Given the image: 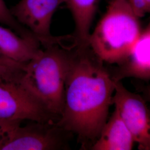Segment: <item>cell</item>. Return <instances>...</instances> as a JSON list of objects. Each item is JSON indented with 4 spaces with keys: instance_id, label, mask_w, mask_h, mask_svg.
Segmentation results:
<instances>
[{
    "instance_id": "277c9868",
    "label": "cell",
    "mask_w": 150,
    "mask_h": 150,
    "mask_svg": "<svg viewBox=\"0 0 150 150\" xmlns=\"http://www.w3.org/2000/svg\"><path fill=\"white\" fill-rule=\"evenodd\" d=\"M0 120L55 122L59 118L27 90L21 79L0 76Z\"/></svg>"
},
{
    "instance_id": "8992f818",
    "label": "cell",
    "mask_w": 150,
    "mask_h": 150,
    "mask_svg": "<svg viewBox=\"0 0 150 150\" xmlns=\"http://www.w3.org/2000/svg\"><path fill=\"white\" fill-rule=\"evenodd\" d=\"M66 0H20L10 9L12 15L37 38L42 46L62 45L71 36H54L51 24L54 12Z\"/></svg>"
},
{
    "instance_id": "3957f363",
    "label": "cell",
    "mask_w": 150,
    "mask_h": 150,
    "mask_svg": "<svg viewBox=\"0 0 150 150\" xmlns=\"http://www.w3.org/2000/svg\"><path fill=\"white\" fill-rule=\"evenodd\" d=\"M139 19L127 0H111L90 35L88 47L103 63L119 64L139 38L142 31Z\"/></svg>"
},
{
    "instance_id": "52a82bcc",
    "label": "cell",
    "mask_w": 150,
    "mask_h": 150,
    "mask_svg": "<svg viewBox=\"0 0 150 150\" xmlns=\"http://www.w3.org/2000/svg\"><path fill=\"white\" fill-rule=\"evenodd\" d=\"M113 104L132 135L139 149L150 150V113L143 98L114 80Z\"/></svg>"
},
{
    "instance_id": "ba28073f",
    "label": "cell",
    "mask_w": 150,
    "mask_h": 150,
    "mask_svg": "<svg viewBox=\"0 0 150 150\" xmlns=\"http://www.w3.org/2000/svg\"><path fill=\"white\" fill-rule=\"evenodd\" d=\"M117 66L112 75L111 74L114 80L121 81L128 77L150 80V25L142 30L129 53Z\"/></svg>"
},
{
    "instance_id": "9c48e42d",
    "label": "cell",
    "mask_w": 150,
    "mask_h": 150,
    "mask_svg": "<svg viewBox=\"0 0 150 150\" xmlns=\"http://www.w3.org/2000/svg\"><path fill=\"white\" fill-rule=\"evenodd\" d=\"M134 141L118 111L115 109L103 127L98 139L90 147L91 150H131Z\"/></svg>"
},
{
    "instance_id": "8fae6325",
    "label": "cell",
    "mask_w": 150,
    "mask_h": 150,
    "mask_svg": "<svg viewBox=\"0 0 150 150\" xmlns=\"http://www.w3.org/2000/svg\"><path fill=\"white\" fill-rule=\"evenodd\" d=\"M100 0H66L75 24L72 36L79 46H88L90 28Z\"/></svg>"
},
{
    "instance_id": "7c38bea8",
    "label": "cell",
    "mask_w": 150,
    "mask_h": 150,
    "mask_svg": "<svg viewBox=\"0 0 150 150\" xmlns=\"http://www.w3.org/2000/svg\"><path fill=\"white\" fill-rule=\"evenodd\" d=\"M0 23L16 32L22 37L35 36L26 27L22 26L12 15L10 9L7 7L4 0H0Z\"/></svg>"
},
{
    "instance_id": "5b68a950",
    "label": "cell",
    "mask_w": 150,
    "mask_h": 150,
    "mask_svg": "<svg viewBox=\"0 0 150 150\" xmlns=\"http://www.w3.org/2000/svg\"><path fill=\"white\" fill-rule=\"evenodd\" d=\"M18 125L10 134L1 150H67L69 134L55 122Z\"/></svg>"
},
{
    "instance_id": "30bf717a",
    "label": "cell",
    "mask_w": 150,
    "mask_h": 150,
    "mask_svg": "<svg viewBox=\"0 0 150 150\" xmlns=\"http://www.w3.org/2000/svg\"><path fill=\"white\" fill-rule=\"evenodd\" d=\"M36 37H22L11 28L0 26V52L17 62L26 64L41 49Z\"/></svg>"
},
{
    "instance_id": "7a4b0ae2",
    "label": "cell",
    "mask_w": 150,
    "mask_h": 150,
    "mask_svg": "<svg viewBox=\"0 0 150 150\" xmlns=\"http://www.w3.org/2000/svg\"><path fill=\"white\" fill-rule=\"evenodd\" d=\"M75 45L72 43L43 46L25 65L21 78L27 90L59 120L62 111L72 49Z\"/></svg>"
},
{
    "instance_id": "6da1fadb",
    "label": "cell",
    "mask_w": 150,
    "mask_h": 150,
    "mask_svg": "<svg viewBox=\"0 0 150 150\" xmlns=\"http://www.w3.org/2000/svg\"><path fill=\"white\" fill-rule=\"evenodd\" d=\"M114 92V81L103 62L88 46L75 45L57 123L77 134L82 147L89 150L107 122Z\"/></svg>"
},
{
    "instance_id": "4fadbf2b",
    "label": "cell",
    "mask_w": 150,
    "mask_h": 150,
    "mask_svg": "<svg viewBox=\"0 0 150 150\" xmlns=\"http://www.w3.org/2000/svg\"><path fill=\"white\" fill-rule=\"evenodd\" d=\"M25 64H22L7 57L0 52V76L7 79H20Z\"/></svg>"
},
{
    "instance_id": "5bb4252c",
    "label": "cell",
    "mask_w": 150,
    "mask_h": 150,
    "mask_svg": "<svg viewBox=\"0 0 150 150\" xmlns=\"http://www.w3.org/2000/svg\"><path fill=\"white\" fill-rule=\"evenodd\" d=\"M22 122L20 120H0V150L12 131Z\"/></svg>"
}]
</instances>
